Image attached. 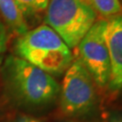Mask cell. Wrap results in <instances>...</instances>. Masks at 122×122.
<instances>
[{
	"mask_svg": "<svg viewBox=\"0 0 122 122\" xmlns=\"http://www.w3.org/2000/svg\"><path fill=\"white\" fill-rule=\"evenodd\" d=\"M15 49L20 58L52 76L63 73L73 61L71 49L47 25L20 35Z\"/></svg>",
	"mask_w": 122,
	"mask_h": 122,
	"instance_id": "1",
	"label": "cell"
},
{
	"mask_svg": "<svg viewBox=\"0 0 122 122\" xmlns=\"http://www.w3.org/2000/svg\"><path fill=\"white\" fill-rule=\"evenodd\" d=\"M4 76L9 92L23 104L46 105L60 93L61 86L51 74L19 56H9L6 59Z\"/></svg>",
	"mask_w": 122,
	"mask_h": 122,
	"instance_id": "2",
	"label": "cell"
},
{
	"mask_svg": "<svg viewBox=\"0 0 122 122\" xmlns=\"http://www.w3.org/2000/svg\"><path fill=\"white\" fill-rule=\"evenodd\" d=\"M97 19L88 0H50L45 23L60 35L70 49L78 46Z\"/></svg>",
	"mask_w": 122,
	"mask_h": 122,
	"instance_id": "3",
	"label": "cell"
},
{
	"mask_svg": "<svg viewBox=\"0 0 122 122\" xmlns=\"http://www.w3.org/2000/svg\"><path fill=\"white\" fill-rule=\"evenodd\" d=\"M94 84L81 61L73 60L60 88L61 111L68 116H79L92 110L97 99Z\"/></svg>",
	"mask_w": 122,
	"mask_h": 122,
	"instance_id": "4",
	"label": "cell"
},
{
	"mask_svg": "<svg viewBox=\"0 0 122 122\" xmlns=\"http://www.w3.org/2000/svg\"><path fill=\"white\" fill-rule=\"evenodd\" d=\"M107 32L108 20H98L77 46L80 53L79 59L87 69L94 83L100 88L107 87L110 77Z\"/></svg>",
	"mask_w": 122,
	"mask_h": 122,
	"instance_id": "5",
	"label": "cell"
},
{
	"mask_svg": "<svg viewBox=\"0 0 122 122\" xmlns=\"http://www.w3.org/2000/svg\"><path fill=\"white\" fill-rule=\"evenodd\" d=\"M107 43L110 60V77L108 84L109 91H122V15L108 20Z\"/></svg>",
	"mask_w": 122,
	"mask_h": 122,
	"instance_id": "6",
	"label": "cell"
},
{
	"mask_svg": "<svg viewBox=\"0 0 122 122\" xmlns=\"http://www.w3.org/2000/svg\"><path fill=\"white\" fill-rule=\"evenodd\" d=\"M0 15L16 34L22 35L28 31L25 15L16 0H0Z\"/></svg>",
	"mask_w": 122,
	"mask_h": 122,
	"instance_id": "7",
	"label": "cell"
},
{
	"mask_svg": "<svg viewBox=\"0 0 122 122\" xmlns=\"http://www.w3.org/2000/svg\"><path fill=\"white\" fill-rule=\"evenodd\" d=\"M96 13L111 18L122 15V4L119 0H88Z\"/></svg>",
	"mask_w": 122,
	"mask_h": 122,
	"instance_id": "8",
	"label": "cell"
},
{
	"mask_svg": "<svg viewBox=\"0 0 122 122\" xmlns=\"http://www.w3.org/2000/svg\"><path fill=\"white\" fill-rule=\"evenodd\" d=\"M50 0H16L23 12L26 15H34L46 10Z\"/></svg>",
	"mask_w": 122,
	"mask_h": 122,
	"instance_id": "9",
	"label": "cell"
},
{
	"mask_svg": "<svg viewBox=\"0 0 122 122\" xmlns=\"http://www.w3.org/2000/svg\"><path fill=\"white\" fill-rule=\"evenodd\" d=\"M7 42H8L7 32L5 30L4 25L0 23V55L6 50Z\"/></svg>",
	"mask_w": 122,
	"mask_h": 122,
	"instance_id": "10",
	"label": "cell"
},
{
	"mask_svg": "<svg viewBox=\"0 0 122 122\" xmlns=\"http://www.w3.org/2000/svg\"><path fill=\"white\" fill-rule=\"evenodd\" d=\"M15 122H41L40 120L36 119V118H31V117H27V116H24V117H21L18 119H16Z\"/></svg>",
	"mask_w": 122,
	"mask_h": 122,
	"instance_id": "11",
	"label": "cell"
},
{
	"mask_svg": "<svg viewBox=\"0 0 122 122\" xmlns=\"http://www.w3.org/2000/svg\"><path fill=\"white\" fill-rule=\"evenodd\" d=\"M109 122H122V116H119V115L112 116Z\"/></svg>",
	"mask_w": 122,
	"mask_h": 122,
	"instance_id": "12",
	"label": "cell"
},
{
	"mask_svg": "<svg viewBox=\"0 0 122 122\" xmlns=\"http://www.w3.org/2000/svg\"><path fill=\"white\" fill-rule=\"evenodd\" d=\"M1 63H2V57L0 55V65H1Z\"/></svg>",
	"mask_w": 122,
	"mask_h": 122,
	"instance_id": "13",
	"label": "cell"
}]
</instances>
